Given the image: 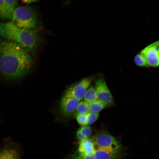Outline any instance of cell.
<instances>
[{"label":"cell","instance_id":"cell-2","mask_svg":"<svg viewBox=\"0 0 159 159\" xmlns=\"http://www.w3.org/2000/svg\"><path fill=\"white\" fill-rule=\"evenodd\" d=\"M0 34L6 40L17 44L27 50H33L37 46V38L33 31L19 27L11 21L1 23Z\"/></svg>","mask_w":159,"mask_h":159},{"label":"cell","instance_id":"cell-3","mask_svg":"<svg viewBox=\"0 0 159 159\" xmlns=\"http://www.w3.org/2000/svg\"><path fill=\"white\" fill-rule=\"evenodd\" d=\"M11 20L13 23L19 27L32 29L36 25L37 18L34 11L31 8L19 6L15 9Z\"/></svg>","mask_w":159,"mask_h":159},{"label":"cell","instance_id":"cell-6","mask_svg":"<svg viewBox=\"0 0 159 159\" xmlns=\"http://www.w3.org/2000/svg\"><path fill=\"white\" fill-rule=\"evenodd\" d=\"M97 100L105 104L107 107L114 105V98L104 77L100 76L94 79Z\"/></svg>","mask_w":159,"mask_h":159},{"label":"cell","instance_id":"cell-13","mask_svg":"<svg viewBox=\"0 0 159 159\" xmlns=\"http://www.w3.org/2000/svg\"><path fill=\"white\" fill-rule=\"evenodd\" d=\"M83 100L90 103L97 100L96 90L94 86H91L86 92Z\"/></svg>","mask_w":159,"mask_h":159},{"label":"cell","instance_id":"cell-8","mask_svg":"<svg viewBox=\"0 0 159 159\" xmlns=\"http://www.w3.org/2000/svg\"><path fill=\"white\" fill-rule=\"evenodd\" d=\"M140 53L145 57L149 66L159 67V40L147 46Z\"/></svg>","mask_w":159,"mask_h":159},{"label":"cell","instance_id":"cell-19","mask_svg":"<svg viewBox=\"0 0 159 159\" xmlns=\"http://www.w3.org/2000/svg\"><path fill=\"white\" fill-rule=\"evenodd\" d=\"M87 125H90L95 122L99 117V113L90 111L87 113Z\"/></svg>","mask_w":159,"mask_h":159},{"label":"cell","instance_id":"cell-5","mask_svg":"<svg viewBox=\"0 0 159 159\" xmlns=\"http://www.w3.org/2000/svg\"><path fill=\"white\" fill-rule=\"evenodd\" d=\"M95 77V76H91L85 77L70 85L65 90L63 95L81 101Z\"/></svg>","mask_w":159,"mask_h":159},{"label":"cell","instance_id":"cell-16","mask_svg":"<svg viewBox=\"0 0 159 159\" xmlns=\"http://www.w3.org/2000/svg\"><path fill=\"white\" fill-rule=\"evenodd\" d=\"M134 61L135 64L139 67H149L145 57L141 53L135 56Z\"/></svg>","mask_w":159,"mask_h":159},{"label":"cell","instance_id":"cell-17","mask_svg":"<svg viewBox=\"0 0 159 159\" xmlns=\"http://www.w3.org/2000/svg\"><path fill=\"white\" fill-rule=\"evenodd\" d=\"M77 123L82 126L87 125V114H76L74 115Z\"/></svg>","mask_w":159,"mask_h":159},{"label":"cell","instance_id":"cell-21","mask_svg":"<svg viewBox=\"0 0 159 159\" xmlns=\"http://www.w3.org/2000/svg\"><path fill=\"white\" fill-rule=\"evenodd\" d=\"M76 135L77 139L80 142L86 139L78 129L76 132Z\"/></svg>","mask_w":159,"mask_h":159},{"label":"cell","instance_id":"cell-4","mask_svg":"<svg viewBox=\"0 0 159 159\" xmlns=\"http://www.w3.org/2000/svg\"><path fill=\"white\" fill-rule=\"evenodd\" d=\"M92 139L96 148L120 151L121 145L120 142L106 130H100L94 134Z\"/></svg>","mask_w":159,"mask_h":159},{"label":"cell","instance_id":"cell-18","mask_svg":"<svg viewBox=\"0 0 159 159\" xmlns=\"http://www.w3.org/2000/svg\"><path fill=\"white\" fill-rule=\"evenodd\" d=\"M78 129L85 139L89 138L91 135L92 129L90 125L81 126Z\"/></svg>","mask_w":159,"mask_h":159},{"label":"cell","instance_id":"cell-1","mask_svg":"<svg viewBox=\"0 0 159 159\" xmlns=\"http://www.w3.org/2000/svg\"><path fill=\"white\" fill-rule=\"evenodd\" d=\"M26 50L13 42L1 41L0 70L4 78L10 80L20 79L30 72L33 60Z\"/></svg>","mask_w":159,"mask_h":159},{"label":"cell","instance_id":"cell-22","mask_svg":"<svg viewBox=\"0 0 159 159\" xmlns=\"http://www.w3.org/2000/svg\"><path fill=\"white\" fill-rule=\"evenodd\" d=\"M22 2L25 4H29L35 2L38 0H20Z\"/></svg>","mask_w":159,"mask_h":159},{"label":"cell","instance_id":"cell-10","mask_svg":"<svg viewBox=\"0 0 159 159\" xmlns=\"http://www.w3.org/2000/svg\"><path fill=\"white\" fill-rule=\"evenodd\" d=\"M16 0H0V15L3 19H11L15 9Z\"/></svg>","mask_w":159,"mask_h":159},{"label":"cell","instance_id":"cell-9","mask_svg":"<svg viewBox=\"0 0 159 159\" xmlns=\"http://www.w3.org/2000/svg\"><path fill=\"white\" fill-rule=\"evenodd\" d=\"M0 159H21L19 148L14 143L6 144L0 150Z\"/></svg>","mask_w":159,"mask_h":159},{"label":"cell","instance_id":"cell-7","mask_svg":"<svg viewBox=\"0 0 159 159\" xmlns=\"http://www.w3.org/2000/svg\"><path fill=\"white\" fill-rule=\"evenodd\" d=\"M80 101L73 98L62 96L59 105V113L62 117L68 119L76 113Z\"/></svg>","mask_w":159,"mask_h":159},{"label":"cell","instance_id":"cell-12","mask_svg":"<svg viewBox=\"0 0 159 159\" xmlns=\"http://www.w3.org/2000/svg\"><path fill=\"white\" fill-rule=\"evenodd\" d=\"M94 156L96 159H119L120 151L96 148Z\"/></svg>","mask_w":159,"mask_h":159},{"label":"cell","instance_id":"cell-15","mask_svg":"<svg viewBox=\"0 0 159 159\" xmlns=\"http://www.w3.org/2000/svg\"><path fill=\"white\" fill-rule=\"evenodd\" d=\"M90 111V104L84 100L80 102L77 108L76 114H87Z\"/></svg>","mask_w":159,"mask_h":159},{"label":"cell","instance_id":"cell-20","mask_svg":"<svg viewBox=\"0 0 159 159\" xmlns=\"http://www.w3.org/2000/svg\"><path fill=\"white\" fill-rule=\"evenodd\" d=\"M68 159H96L94 155H86L77 152Z\"/></svg>","mask_w":159,"mask_h":159},{"label":"cell","instance_id":"cell-14","mask_svg":"<svg viewBox=\"0 0 159 159\" xmlns=\"http://www.w3.org/2000/svg\"><path fill=\"white\" fill-rule=\"evenodd\" d=\"M90 104V111L98 113L107 107L106 105L101 102L97 100Z\"/></svg>","mask_w":159,"mask_h":159},{"label":"cell","instance_id":"cell-11","mask_svg":"<svg viewBox=\"0 0 159 159\" xmlns=\"http://www.w3.org/2000/svg\"><path fill=\"white\" fill-rule=\"evenodd\" d=\"M96 147L92 138L85 139L80 142L77 152L86 155H93Z\"/></svg>","mask_w":159,"mask_h":159}]
</instances>
